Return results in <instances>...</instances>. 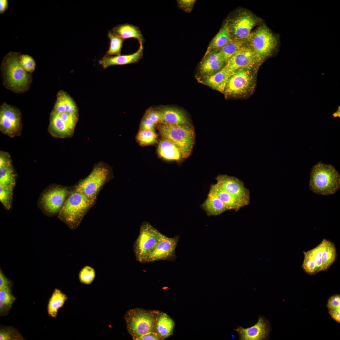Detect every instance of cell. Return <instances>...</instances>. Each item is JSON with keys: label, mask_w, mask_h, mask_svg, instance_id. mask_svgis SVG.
I'll return each mask as SVG.
<instances>
[{"label": "cell", "mask_w": 340, "mask_h": 340, "mask_svg": "<svg viewBox=\"0 0 340 340\" xmlns=\"http://www.w3.org/2000/svg\"><path fill=\"white\" fill-rule=\"evenodd\" d=\"M179 237H168L161 233L158 241L150 255L146 263L159 260L173 261L176 258L175 250Z\"/></svg>", "instance_id": "13"}, {"label": "cell", "mask_w": 340, "mask_h": 340, "mask_svg": "<svg viewBox=\"0 0 340 340\" xmlns=\"http://www.w3.org/2000/svg\"><path fill=\"white\" fill-rule=\"evenodd\" d=\"M327 307L329 310L340 309V296L337 294L331 296L328 300Z\"/></svg>", "instance_id": "42"}, {"label": "cell", "mask_w": 340, "mask_h": 340, "mask_svg": "<svg viewBox=\"0 0 340 340\" xmlns=\"http://www.w3.org/2000/svg\"><path fill=\"white\" fill-rule=\"evenodd\" d=\"M13 188L11 186L0 184V201L8 210L11 206Z\"/></svg>", "instance_id": "37"}, {"label": "cell", "mask_w": 340, "mask_h": 340, "mask_svg": "<svg viewBox=\"0 0 340 340\" xmlns=\"http://www.w3.org/2000/svg\"><path fill=\"white\" fill-rule=\"evenodd\" d=\"M340 106H339L337 110L333 114V116L335 117H340Z\"/></svg>", "instance_id": "49"}, {"label": "cell", "mask_w": 340, "mask_h": 340, "mask_svg": "<svg viewBox=\"0 0 340 340\" xmlns=\"http://www.w3.org/2000/svg\"><path fill=\"white\" fill-rule=\"evenodd\" d=\"M139 143L145 146L154 144L157 141V135L154 131L140 130L137 137Z\"/></svg>", "instance_id": "36"}, {"label": "cell", "mask_w": 340, "mask_h": 340, "mask_svg": "<svg viewBox=\"0 0 340 340\" xmlns=\"http://www.w3.org/2000/svg\"><path fill=\"white\" fill-rule=\"evenodd\" d=\"M48 131L52 136L57 138L71 137L74 131L62 119L58 113L52 111L50 116Z\"/></svg>", "instance_id": "22"}, {"label": "cell", "mask_w": 340, "mask_h": 340, "mask_svg": "<svg viewBox=\"0 0 340 340\" xmlns=\"http://www.w3.org/2000/svg\"><path fill=\"white\" fill-rule=\"evenodd\" d=\"M19 59L21 65L26 71L31 73L34 71L36 65L31 56L27 54H21L20 56Z\"/></svg>", "instance_id": "39"}, {"label": "cell", "mask_w": 340, "mask_h": 340, "mask_svg": "<svg viewBox=\"0 0 340 340\" xmlns=\"http://www.w3.org/2000/svg\"><path fill=\"white\" fill-rule=\"evenodd\" d=\"M0 300L11 308L16 300V298L12 293L11 288L0 289Z\"/></svg>", "instance_id": "40"}, {"label": "cell", "mask_w": 340, "mask_h": 340, "mask_svg": "<svg viewBox=\"0 0 340 340\" xmlns=\"http://www.w3.org/2000/svg\"><path fill=\"white\" fill-rule=\"evenodd\" d=\"M160 122L159 110L152 108L149 109L145 113L141 122L140 130L154 131L156 126Z\"/></svg>", "instance_id": "32"}, {"label": "cell", "mask_w": 340, "mask_h": 340, "mask_svg": "<svg viewBox=\"0 0 340 340\" xmlns=\"http://www.w3.org/2000/svg\"><path fill=\"white\" fill-rule=\"evenodd\" d=\"M15 184V174L9 153L0 152V184L14 187Z\"/></svg>", "instance_id": "19"}, {"label": "cell", "mask_w": 340, "mask_h": 340, "mask_svg": "<svg viewBox=\"0 0 340 340\" xmlns=\"http://www.w3.org/2000/svg\"><path fill=\"white\" fill-rule=\"evenodd\" d=\"M309 186L310 190L317 194H333L340 188V175L332 166L320 162L312 168Z\"/></svg>", "instance_id": "2"}, {"label": "cell", "mask_w": 340, "mask_h": 340, "mask_svg": "<svg viewBox=\"0 0 340 340\" xmlns=\"http://www.w3.org/2000/svg\"><path fill=\"white\" fill-rule=\"evenodd\" d=\"M179 6L184 11L190 12L193 8L196 1L194 0H180L177 1Z\"/></svg>", "instance_id": "43"}, {"label": "cell", "mask_w": 340, "mask_h": 340, "mask_svg": "<svg viewBox=\"0 0 340 340\" xmlns=\"http://www.w3.org/2000/svg\"><path fill=\"white\" fill-rule=\"evenodd\" d=\"M94 201L83 194L75 190L65 201L60 211L59 218L71 229H75Z\"/></svg>", "instance_id": "3"}, {"label": "cell", "mask_w": 340, "mask_h": 340, "mask_svg": "<svg viewBox=\"0 0 340 340\" xmlns=\"http://www.w3.org/2000/svg\"><path fill=\"white\" fill-rule=\"evenodd\" d=\"M202 207L209 216L219 215L229 210L227 206L213 192L210 190L207 199Z\"/></svg>", "instance_id": "26"}, {"label": "cell", "mask_w": 340, "mask_h": 340, "mask_svg": "<svg viewBox=\"0 0 340 340\" xmlns=\"http://www.w3.org/2000/svg\"><path fill=\"white\" fill-rule=\"evenodd\" d=\"M157 150L161 157L168 160H179L182 158L181 153L173 143L164 138L158 143Z\"/></svg>", "instance_id": "28"}, {"label": "cell", "mask_w": 340, "mask_h": 340, "mask_svg": "<svg viewBox=\"0 0 340 340\" xmlns=\"http://www.w3.org/2000/svg\"><path fill=\"white\" fill-rule=\"evenodd\" d=\"M254 83L255 77L251 70L240 69L230 77L224 92L234 97L242 96L252 89Z\"/></svg>", "instance_id": "9"}, {"label": "cell", "mask_w": 340, "mask_h": 340, "mask_svg": "<svg viewBox=\"0 0 340 340\" xmlns=\"http://www.w3.org/2000/svg\"><path fill=\"white\" fill-rule=\"evenodd\" d=\"M329 314L337 322H340V309L334 310H329Z\"/></svg>", "instance_id": "47"}, {"label": "cell", "mask_w": 340, "mask_h": 340, "mask_svg": "<svg viewBox=\"0 0 340 340\" xmlns=\"http://www.w3.org/2000/svg\"><path fill=\"white\" fill-rule=\"evenodd\" d=\"M218 49L210 52L203 57L200 66L201 73L206 76L212 75L221 69L225 62Z\"/></svg>", "instance_id": "21"}, {"label": "cell", "mask_w": 340, "mask_h": 340, "mask_svg": "<svg viewBox=\"0 0 340 340\" xmlns=\"http://www.w3.org/2000/svg\"><path fill=\"white\" fill-rule=\"evenodd\" d=\"M257 22L256 19L252 14L244 11L233 19L230 26H228L234 37L233 39L245 41L249 37L251 30Z\"/></svg>", "instance_id": "14"}, {"label": "cell", "mask_w": 340, "mask_h": 340, "mask_svg": "<svg viewBox=\"0 0 340 340\" xmlns=\"http://www.w3.org/2000/svg\"><path fill=\"white\" fill-rule=\"evenodd\" d=\"M11 281L4 275L2 271H0V289L11 288Z\"/></svg>", "instance_id": "44"}, {"label": "cell", "mask_w": 340, "mask_h": 340, "mask_svg": "<svg viewBox=\"0 0 340 340\" xmlns=\"http://www.w3.org/2000/svg\"><path fill=\"white\" fill-rule=\"evenodd\" d=\"M175 324L173 320L167 314L159 312L155 322V331L162 339H166L173 333Z\"/></svg>", "instance_id": "24"}, {"label": "cell", "mask_w": 340, "mask_h": 340, "mask_svg": "<svg viewBox=\"0 0 340 340\" xmlns=\"http://www.w3.org/2000/svg\"><path fill=\"white\" fill-rule=\"evenodd\" d=\"M157 128L161 136L174 144L180 151L182 158L190 155L195 142V133L190 126L159 123Z\"/></svg>", "instance_id": "6"}, {"label": "cell", "mask_w": 340, "mask_h": 340, "mask_svg": "<svg viewBox=\"0 0 340 340\" xmlns=\"http://www.w3.org/2000/svg\"><path fill=\"white\" fill-rule=\"evenodd\" d=\"M0 340H23L24 338L20 332L11 326L2 327L0 329Z\"/></svg>", "instance_id": "35"}, {"label": "cell", "mask_w": 340, "mask_h": 340, "mask_svg": "<svg viewBox=\"0 0 340 340\" xmlns=\"http://www.w3.org/2000/svg\"><path fill=\"white\" fill-rule=\"evenodd\" d=\"M210 190L214 193L230 210L238 211L243 207V205L234 197L223 189L217 183L212 185Z\"/></svg>", "instance_id": "30"}, {"label": "cell", "mask_w": 340, "mask_h": 340, "mask_svg": "<svg viewBox=\"0 0 340 340\" xmlns=\"http://www.w3.org/2000/svg\"><path fill=\"white\" fill-rule=\"evenodd\" d=\"M233 73L223 67L213 74L206 76L203 82L216 90L224 92L229 79Z\"/></svg>", "instance_id": "25"}, {"label": "cell", "mask_w": 340, "mask_h": 340, "mask_svg": "<svg viewBox=\"0 0 340 340\" xmlns=\"http://www.w3.org/2000/svg\"><path fill=\"white\" fill-rule=\"evenodd\" d=\"M258 62L252 50L248 45H245L229 60L224 67L233 73L241 68L251 70Z\"/></svg>", "instance_id": "15"}, {"label": "cell", "mask_w": 340, "mask_h": 340, "mask_svg": "<svg viewBox=\"0 0 340 340\" xmlns=\"http://www.w3.org/2000/svg\"><path fill=\"white\" fill-rule=\"evenodd\" d=\"M109 171L105 166H96L90 174L80 182L75 190L94 201L100 189L108 178Z\"/></svg>", "instance_id": "10"}, {"label": "cell", "mask_w": 340, "mask_h": 340, "mask_svg": "<svg viewBox=\"0 0 340 340\" xmlns=\"http://www.w3.org/2000/svg\"><path fill=\"white\" fill-rule=\"evenodd\" d=\"M138 50L132 54L110 56L105 55L100 61L104 68L117 65H124L138 62L143 57L144 48L143 44L139 43Z\"/></svg>", "instance_id": "18"}, {"label": "cell", "mask_w": 340, "mask_h": 340, "mask_svg": "<svg viewBox=\"0 0 340 340\" xmlns=\"http://www.w3.org/2000/svg\"><path fill=\"white\" fill-rule=\"evenodd\" d=\"M57 113L68 126L74 131L78 121V116L66 112Z\"/></svg>", "instance_id": "41"}, {"label": "cell", "mask_w": 340, "mask_h": 340, "mask_svg": "<svg viewBox=\"0 0 340 340\" xmlns=\"http://www.w3.org/2000/svg\"><path fill=\"white\" fill-rule=\"evenodd\" d=\"M113 33L124 39L134 38L142 44L144 39L138 26L128 23L118 25L110 31Z\"/></svg>", "instance_id": "27"}, {"label": "cell", "mask_w": 340, "mask_h": 340, "mask_svg": "<svg viewBox=\"0 0 340 340\" xmlns=\"http://www.w3.org/2000/svg\"><path fill=\"white\" fill-rule=\"evenodd\" d=\"M10 308L4 304L0 300V315L1 316H4L9 313Z\"/></svg>", "instance_id": "46"}, {"label": "cell", "mask_w": 340, "mask_h": 340, "mask_svg": "<svg viewBox=\"0 0 340 340\" xmlns=\"http://www.w3.org/2000/svg\"><path fill=\"white\" fill-rule=\"evenodd\" d=\"M67 299V295L60 290L55 289L48 304L47 312L49 315L52 318H55L57 315L59 309L63 307Z\"/></svg>", "instance_id": "29"}, {"label": "cell", "mask_w": 340, "mask_h": 340, "mask_svg": "<svg viewBox=\"0 0 340 340\" xmlns=\"http://www.w3.org/2000/svg\"><path fill=\"white\" fill-rule=\"evenodd\" d=\"M247 41L258 62L270 56L277 44L276 37L265 25L260 26L251 32Z\"/></svg>", "instance_id": "7"}, {"label": "cell", "mask_w": 340, "mask_h": 340, "mask_svg": "<svg viewBox=\"0 0 340 340\" xmlns=\"http://www.w3.org/2000/svg\"><path fill=\"white\" fill-rule=\"evenodd\" d=\"M68 193L66 188L61 187H56L46 192L41 198L43 208L49 213H56L60 210Z\"/></svg>", "instance_id": "16"}, {"label": "cell", "mask_w": 340, "mask_h": 340, "mask_svg": "<svg viewBox=\"0 0 340 340\" xmlns=\"http://www.w3.org/2000/svg\"><path fill=\"white\" fill-rule=\"evenodd\" d=\"M160 122L167 124L190 126L188 119L182 111L173 107H167L159 110Z\"/></svg>", "instance_id": "20"}, {"label": "cell", "mask_w": 340, "mask_h": 340, "mask_svg": "<svg viewBox=\"0 0 340 340\" xmlns=\"http://www.w3.org/2000/svg\"><path fill=\"white\" fill-rule=\"evenodd\" d=\"M304 259L302 267L309 275H313L328 269L335 261L337 253L334 244L324 239L316 246L303 252Z\"/></svg>", "instance_id": "1"}, {"label": "cell", "mask_w": 340, "mask_h": 340, "mask_svg": "<svg viewBox=\"0 0 340 340\" xmlns=\"http://www.w3.org/2000/svg\"><path fill=\"white\" fill-rule=\"evenodd\" d=\"M8 1L7 0H0V13L2 14L5 11L8 7Z\"/></svg>", "instance_id": "48"}, {"label": "cell", "mask_w": 340, "mask_h": 340, "mask_svg": "<svg viewBox=\"0 0 340 340\" xmlns=\"http://www.w3.org/2000/svg\"><path fill=\"white\" fill-rule=\"evenodd\" d=\"M161 233L147 222L141 225L139 235L133 245L136 259L141 263L147 260L157 244Z\"/></svg>", "instance_id": "8"}, {"label": "cell", "mask_w": 340, "mask_h": 340, "mask_svg": "<svg viewBox=\"0 0 340 340\" xmlns=\"http://www.w3.org/2000/svg\"><path fill=\"white\" fill-rule=\"evenodd\" d=\"M245 42L232 39L230 42L219 49V53L225 63H226L241 47L245 45Z\"/></svg>", "instance_id": "33"}, {"label": "cell", "mask_w": 340, "mask_h": 340, "mask_svg": "<svg viewBox=\"0 0 340 340\" xmlns=\"http://www.w3.org/2000/svg\"><path fill=\"white\" fill-rule=\"evenodd\" d=\"M18 53L10 52L4 57L2 70L5 82L11 90L21 92L26 90L30 80V74L22 67Z\"/></svg>", "instance_id": "4"}, {"label": "cell", "mask_w": 340, "mask_h": 340, "mask_svg": "<svg viewBox=\"0 0 340 340\" xmlns=\"http://www.w3.org/2000/svg\"><path fill=\"white\" fill-rule=\"evenodd\" d=\"M110 40L109 48L106 55L114 56L121 55V50L125 39L113 33L110 31L108 34Z\"/></svg>", "instance_id": "34"}, {"label": "cell", "mask_w": 340, "mask_h": 340, "mask_svg": "<svg viewBox=\"0 0 340 340\" xmlns=\"http://www.w3.org/2000/svg\"><path fill=\"white\" fill-rule=\"evenodd\" d=\"M232 40L228 26L224 27L210 43L204 56L212 50L220 49Z\"/></svg>", "instance_id": "31"}, {"label": "cell", "mask_w": 340, "mask_h": 340, "mask_svg": "<svg viewBox=\"0 0 340 340\" xmlns=\"http://www.w3.org/2000/svg\"><path fill=\"white\" fill-rule=\"evenodd\" d=\"M95 277V271L92 267L86 265L82 268L78 274L80 282L85 285L91 284Z\"/></svg>", "instance_id": "38"}, {"label": "cell", "mask_w": 340, "mask_h": 340, "mask_svg": "<svg viewBox=\"0 0 340 340\" xmlns=\"http://www.w3.org/2000/svg\"><path fill=\"white\" fill-rule=\"evenodd\" d=\"M159 312L136 308L130 309L126 312L124 318L127 328L133 340H139L144 335L156 333L155 320Z\"/></svg>", "instance_id": "5"}, {"label": "cell", "mask_w": 340, "mask_h": 340, "mask_svg": "<svg viewBox=\"0 0 340 340\" xmlns=\"http://www.w3.org/2000/svg\"><path fill=\"white\" fill-rule=\"evenodd\" d=\"M216 179L217 184L244 207L249 204L250 191L245 187L242 181L235 177L227 175H219Z\"/></svg>", "instance_id": "12"}, {"label": "cell", "mask_w": 340, "mask_h": 340, "mask_svg": "<svg viewBox=\"0 0 340 340\" xmlns=\"http://www.w3.org/2000/svg\"><path fill=\"white\" fill-rule=\"evenodd\" d=\"M162 340L156 333H151L144 335L140 338L139 340Z\"/></svg>", "instance_id": "45"}, {"label": "cell", "mask_w": 340, "mask_h": 340, "mask_svg": "<svg viewBox=\"0 0 340 340\" xmlns=\"http://www.w3.org/2000/svg\"><path fill=\"white\" fill-rule=\"evenodd\" d=\"M234 330L237 332L241 340H261L267 338L270 329L267 321L259 316L254 325L247 328L238 326Z\"/></svg>", "instance_id": "17"}, {"label": "cell", "mask_w": 340, "mask_h": 340, "mask_svg": "<svg viewBox=\"0 0 340 340\" xmlns=\"http://www.w3.org/2000/svg\"><path fill=\"white\" fill-rule=\"evenodd\" d=\"M21 114L17 108L3 103L0 110V130L4 134L13 138L21 133Z\"/></svg>", "instance_id": "11"}, {"label": "cell", "mask_w": 340, "mask_h": 340, "mask_svg": "<svg viewBox=\"0 0 340 340\" xmlns=\"http://www.w3.org/2000/svg\"><path fill=\"white\" fill-rule=\"evenodd\" d=\"M52 112L56 113L66 112L78 116L76 105L71 98L62 90L57 94L56 102Z\"/></svg>", "instance_id": "23"}]
</instances>
